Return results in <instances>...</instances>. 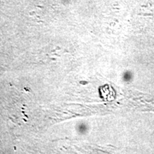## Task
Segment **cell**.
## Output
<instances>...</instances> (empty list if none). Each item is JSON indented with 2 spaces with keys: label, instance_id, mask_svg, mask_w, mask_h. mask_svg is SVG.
I'll use <instances>...</instances> for the list:
<instances>
[{
  "label": "cell",
  "instance_id": "6da1fadb",
  "mask_svg": "<svg viewBox=\"0 0 154 154\" xmlns=\"http://www.w3.org/2000/svg\"><path fill=\"white\" fill-rule=\"evenodd\" d=\"M132 79V74L131 72H126L124 74V79L126 82H130Z\"/></svg>",
  "mask_w": 154,
  "mask_h": 154
}]
</instances>
